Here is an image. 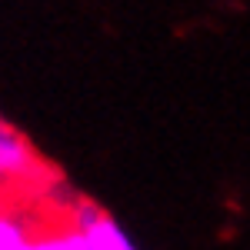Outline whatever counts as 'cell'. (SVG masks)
<instances>
[{"label": "cell", "mask_w": 250, "mask_h": 250, "mask_svg": "<svg viewBox=\"0 0 250 250\" xmlns=\"http://www.w3.org/2000/svg\"><path fill=\"white\" fill-rule=\"evenodd\" d=\"M74 227L80 230L83 237V250H140L124 233V227L117 224L114 217H107V213L94 207L90 200H80L77 207H74V220H70Z\"/></svg>", "instance_id": "obj_1"}, {"label": "cell", "mask_w": 250, "mask_h": 250, "mask_svg": "<svg viewBox=\"0 0 250 250\" xmlns=\"http://www.w3.org/2000/svg\"><path fill=\"white\" fill-rule=\"evenodd\" d=\"M37 173V154L27 144V137L7 120H0V187L17 184Z\"/></svg>", "instance_id": "obj_2"}, {"label": "cell", "mask_w": 250, "mask_h": 250, "mask_svg": "<svg viewBox=\"0 0 250 250\" xmlns=\"http://www.w3.org/2000/svg\"><path fill=\"white\" fill-rule=\"evenodd\" d=\"M34 230L14 217V213H0V250H30Z\"/></svg>", "instance_id": "obj_3"}, {"label": "cell", "mask_w": 250, "mask_h": 250, "mask_svg": "<svg viewBox=\"0 0 250 250\" xmlns=\"http://www.w3.org/2000/svg\"><path fill=\"white\" fill-rule=\"evenodd\" d=\"M30 250H83V237H80V230L70 224V227H63V230H57V233L34 237Z\"/></svg>", "instance_id": "obj_4"}]
</instances>
